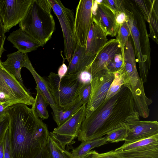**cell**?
Segmentation results:
<instances>
[{
    "label": "cell",
    "mask_w": 158,
    "mask_h": 158,
    "mask_svg": "<svg viewBox=\"0 0 158 158\" xmlns=\"http://www.w3.org/2000/svg\"><path fill=\"white\" fill-rule=\"evenodd\" d=\"M139 120L131 93L123 85L115 94L106 99L85 118L77 137L81 142L102 137Z\"/></svg>",
    "instance_id": "obj_1"
},
{
    "label": "cell",
    "mask_w": 158,
    "mask_h": 158,
    "mask_svg": "<svg viewBox=\"0 0 158 158\" xmlns=\"http://www.w3.org/2000/svg\"><path fill=\"white\" fill-rule=\"evenodd\" d=\"M32 106L18 104L6 109L12 158H35L48 142L47 126Z\"/></svg>",
    "instance_id": "obj_2"
},
{
    "label": "cell",
    "mask_w": 158,
    "mask_h": 158,
    "mask_svg": "<svg viewBox=\"0 0 158 158\" xmlns=\"http://www.w3.org/2000/svg\"><path fill=\"white\" fill-rule=\"evenodd\" d=\"M48 0H32L27 13L19 23L24 32L44 46L52 38L56 29Z\"/></svg>",
    "instance_id": "obj_3"
},
{
    "label": "cell",
    "mask_w": 158,
    "mask_h": 158,
    "mask_svg": "<svg viewBox=\"0 0 158 158\" xmlns=\"http://www.w3.org/2000/svg\"><path fill=\"white\" fill-rule=\"evenodd\" d=\"M123 60L125 72L123 85L131 91L139 116L147 118L150 114L149 106L153 101L145 94L144 83L137 70L134 49L130 40L125 46Z\"/></svg>",
    "instance_id": "obj_4"
},
{
    "label": "cell",
    "mask_w": 158,
    "mask_h": 158,
    "mask_svg": "<svg viewBox=\"0 0 158 158\" xmlns=\"http://www.w3.org/2000/svg\"><path fill=\"white\" fill-rule=\"evenodd\" d=\"M47 81L51 94L59 108L65 106L78 97L82 84L79 73L65 75L60 78L57 74L51 72Z\"/></svg>",
    "instance_id": "obj_5"
},
{
    "label": "cell",
    "mask_w": 158,
    "mask_h": 158,
    "mask_svg": "<svg viewBox=\"0 0 158 158\" xmlns=\"http://www.w3.org/2000/svg\"><path fill=\"white\" fill-rule=\"evenodd\" d=\"M0 100L10 103L12 105L23 104L31 106L35 98L24 84L6 70L0 60Z\"/></svg>",
    "instance_id": "obj_6"
},
{
    "label": "cell",
    "mask_w": 158,
    "mask_h": 158,
    "mask_svg": "<svg viewBox=\"0 0 158 158\" xmlns=\"http://www.w3.org/2000/svg\"><path fill=\"white\" fill-rule=\"evenodd\" d=\"M48 0L60 24L64 40L65 59L69 63L77 44L73 11L65 7L60 0Z\"/></svg>",
    "instance_id": "obj_7"
},
{
    "label": "cell",
    "mask_w": 158,
    "mask_h": 158,
    "mask_svg": "<svg viewBox=\"0 0 158 158\" xmlns=\"http://www.w3.org/2000/svg\"><path fill=\"white\" fill-rule=\"evenodd\" d=\"M114 73L106 69L92 76L90 81L91 91L89 100L86 105L85 118L89 117L105 100L114 79Z\"/></svg>",
    "instance_id": "obj_8"
},
{
    "label": "cell",
    "mask_w": 158,
    "mask_h": 158,
    "mask_svg": "<svg viewBox=\"0 0 158 158\" xmlns=\"http://www.w3.org/2000/svg\"><path fill=\"white\" fill-rule=\"evenodd\" d=\"M120 158H158V134L114 150Z\"/></svg>",
    "instance_id": "obj_9"
},
{
    "label": "cell",
    "mask_w": 158,
    "mask_h": 158,
    "mask_svg": "<svg viewBox=\"0 0 158 158\" xmlns=\"http://www.w3.org/2000/svg\"><path fill=\"white\" fill-rule=\"evenodd\" d=\"M86 105H83L69 119L50 132L51 136L64 148L77 137L85 117Z\"/></svg>",
    "instance_id": "obj_10"
},
{
    "label": "cell",
    "mask_w": 158,
    "mask_h": 158,
    "mask_svg": "<svg viewBox=\"0 0 158 158\" xmlns=\"http://www.w3.org/2000/svg\"><path fill=\"white\" fill-rule=\"evenodd\" d=\"M32 1L0 0V16L6 33L23 19Z\"/></svg>",
    "instance_id": "obj_11"
},
{
    "label": "cell",
    "mask_w": 158,
    "mask_h": 158,
    "mask_svg": "<svg viewBox=\"0 0 158 158\" xmlns=\"http://www.w3.org/2000/svg\"><path fill=\"white\" fill-rule=\"evenodd\" d=\"M93 0H80L76 8L75 29L77 44L85 47L92 21V9Z\"/></svg>",
    "instance_id": "obj_12"
},
{
    "label": "cell",
    "mask_w": 158,
    "mask_h": 158,
    "mask_svg": "<svg viewBox=\"0 0 158 158\" xmlns=\"http://www.w3.org/2000/svg\"><path fill=\"white\" fill-rule=\"evenodd\" d=\"M121 52L120 46L117 39H110L98 52L92 63L85 70L89 72L92 76L106 69L114 56Z\"/></svg>",
    "instance_id": "obj_13"
},
{
    "label": "cell",
    "mask_w": 158,
    "mask_h": 158,
    "mask_svg": "<svg viewBox=\"0 0 158 158\" xmlns=\"http://www.w3.org/2000/svg\"><path fill=\"white\" fill-rule=\"evenodd\" d=\"M92 19L106 33L107 35H117L118 30L116 15L109 8L93 0L92 9Z\"/></svg>",
    "instance_id": "obj_14"
},
{
    "label": "cell",
    "mask_w": 158,
    "mask_h": 158,
    "mask_svg": "<svg viewBox=\"0 0 158 158\" xmlns=\"http://www.w3.org/2000/svg\"><path fill=\"white\" fill-rule=\"evenodd\" d=\"M124 2L126 6L131 11L136 19L139 33L142 55L146 65L149 70L151 65V48L145 20L132 0H124Z\"/></svg>",
    "instance_id": "obj_15"
},
{
    "label": "cell",
    "mask_w": 158,
    "mask_h": 158,
    "mask_svg": "<svg viewBox=\"0 0 158 158\" xmlns=\"http://www.w3.org/2000/svg\"><path fill=\"white\" fill-rule=\"evenodd\" d=\"M127 136L123 144L146 139L158 134L157 121H136L127 127Z\"/></svg>",
    "instance_id": "obj_16"
},
{
    "label": "cell",
    "mask_w": 158,
    "mask_h": 158,
    "mask_svg": "<svg viewBox=\"0 0 158 158\" xmlns=\"http://www.w3.org/2000/svg\"><path fill=\"white\" fill-rule=\"evenodd\" d=\"M126 13L128 17L129 25L131 38L135 48V53L136 58V61L138 63L139 75L143 83L147 81L149 70L144 61L140 44L139 33L137 27L136 19L131 11L126 6Z\"/></svg>",
    "instance_id": "obj_17"
},
{
    "label": "cell",
    "mask_w": 158,
    "mask_h": 158,
    "mask_svg": "<svg viewBox=\"0 0 158 158\" xmlns=\"http://www.w3.org/2000/svg\"><path fill=\"white\" fill-rule=\"evenodd\" d=\"M106 33L93 19L87 39L85 53L96 55L108 42Z\"/></svg>",
    "instance_id": "obj_18"
},
{
    "label": "cell",
    "mask_w": 158,
    "mask_h": 158,
    "mask_svg": "<svg viewBox=\"0 0 158 158\" xmlns=\"http://www.w3.org/2000/svg\"><path fill=\"white\" fill-rule=\"evenodd\" d=\"M7 39L18 51L23 54L34 51L41 46L38 41L20 28L10 33Z\"/></svg>",
    "instance_id": "obj_19"
},
{
    "label": "cell",
    "mask_w": 158,
    "mask_h": 158,
    "mask_svg": "<svg viewBox=\"0 0 158 158\" xmlns=\"http://www.w3.org/2000/svg\"><path fill=\"white\" fill-rule=\"evenodd\" d=\"M95 56L86 55L85 47H82L77 44L69 63L66 75L80 73L85 70L92 63Z\"/></svg>",
    "instance_id": "obj_20"
},
{
    "label": "cell",
    "mask_w": 158,
    "mask_h": 158,
    "mask_svg": "<svg viewBox=\"0 0 158 158\" xmlns=\"http://www.w3.org/2000/svg\"><path fill=\"white\" fill-rule=\"evenodd\" d=\"M30 72L36 83V87L43 93L48 101L53 112L56 111L59 108L56 104L51 94L49 86L46 80L40 76L35 71L28 58L27 54H25V61L23 65Z\"/></svg>",
    "instance_id": "obj_21"
},
{
    "label": "cell",
    "mask_w": 158,
    "mask_h": 158,
    "mask_svg": "<svg viewBox=\"0 0 158 158\" xmlns=\"http://www.w3.org/2000/svg\"><path fill=\"white\" fill-rule=\"evenodd\" d=\"M6 60L2 62L3 67L7 71L14 75L18 80L23 84L21 75V69L25 61V54L19 51L7 55Z\"/></svg>",
    "instance_id": "obj_22"
},
{
    "label": "cell",
    "mask_w": 158,
    "mask_h": 158,
    "mask_svg": "<svg viewBox=\"0 0 158 158\" xmlns=\"http://www.w3.org/2000/svg\"><path fill=\"white\" fill-rule=\"evenodd\" d=\"M83 105L80 98L78 97L73 102L63 108L52 113L53 118L57 127L64 123L71 117Z\"/></svg>",
    "instance_id": "obj_23"
},
{
    "label": "cell",
    "mask_w": 158,
    "mask_h": 158,
    "mask_svg": "<svg viewBox=\"0 0 158 158\" xmlns=\"http://www.w3.org/2000/svg\"><path fill=\"white\" fill-rule=\"evenodd\" d=\"M107 142L106 136L82 141L70 152L74 158H84L92 149L106 144Z\"/></svg>",
    "instance_id": "obj_24"
},
{
    "label": "cell",
    "mask_w": 158,
    "mask_h": 158,
    "mask_svg": "<svg viewBox=\"0 0 158 158\" xmlns=\"http://www.w3.org/2000/svg\"><path fill=\"white\" fill-rule=\"evenodd\" d=\"M36 95L35 101L32 106L37 115L42 119H47L49 117L48 111L47 109L49 103L43 93L36 86Z\"/></svg>",
    "instance_id": "obj_25"
},
{
    "label": "cell",
    "mask_w": 158,
    "mask_h": 158,
    "mask_svg": "<svg viewBox=\"0 0 158 158\" xmlns=\"http://www.w3.org/2000/svg\"><path fill=\"white\" fill-rule=\"evenodd\" d=\"M48 144L52 158H74L72 153L63 148L49 133Z\"/></svg>",
    "instance_id": "obj_26"
},
{
    "label": "cell",
    "mask_w": 158,
    "mask_h": 158,
    "mask_svg": "<svg viewBox=\"0 0 158 158\" xmlns=\"http://www.w3.org/2000/svg\"><path fill=\"white\" fill-rule=\"evenodd\" d=\"M158 0H154L149 23V37L158 44Z\"/></svg>",
    "instance_id": "obj_27"
},
{
    "label": "cell",
    "mask_w": 158,
    "mask_h": 158,
    "mask_svg": "<svg viewBox=\"0 0 158 158\" xmlns=\"http://www.w3.org/2000/svg\"><path fill=\"white\" fill-rule=\"evenodd\" d=\"M143 16L145 21L149 22L154 0H132Z\"/></svg>",
    "instance_id": "obj_28"
},
{
    "label": "cell",
    "mask_w": 158,
    "mask_h": 158,
    "mask_svg": "<svg viewBox=\"0 0 158 158\" xmlns=\"http://www.w3.org/2000/svg\"><path fill=\"white\" fill-rule=\"evenodd\" d=\"M124 74V66L123 69L115 72L114 79L109 89L106 99L112 97L118 91L123 84Z\"/></svg>",
    "instance_id": "obj_29"
},
{
    "label": "cell",
    "mask_w": 158,
    "mask_h": 158,
    "mask_svg": "<svg viewBox=\"0 0 158 158\" xmlns=\"http://www.w3.org/2000/svg\"><path fill=\"white\" fill-rule=\"evenodd\" d=\"M130 35V29L127 21L125 22L120 26L116 38L120 46L123 59L125 47Z\"/></svg>",
    "instance_id": "obj_30"
},
{
    "label": "cell",
    "mask_w": 158,
    "mask_h": 158,
    "mask_svg": "<svg viewBox=\"0 0 158 158\" xmlns=\"http://www.w3.org/2000/svg\"><path fill=\"white\" fill-rule=\"evenodd\" d=\"M96 0V2L102 4L110 9L116 15L121 12H125L126 9L124 0Z\"/></svg>",
    "instance_id": "obj_31"
},
{
    "label": "cell",
    "mask_w": 158,
    "mask_h": 158,
    "mask_svg": "<svg viewBox=\"0 0 158 158\" xmlns=\"http://www.w3.org/2000/svg\"><path fill=\"white\" fill-rule=\"evenodd\" d=\"M127 132V127L110 132L107 134L106 137L108 142L117 143L124 141Z\"/></svg>",
    "instance_id": "obj_32"
},
{
    "label": "cell",
    "mask_w": 158,
    "mask_h": 158,
    "mask_svg": "<svg viewBox=\"0 0 158 158\" xmlns=\"http://www.w3.org/2000/svg\"><path fill=\"white\" fill-rule=\"evenodd\" d=\"M122 53L116 55L110 61L106 69L109 71L115 73L124 68Z\"/></svg>",
    "instance_id": "obj_33"
},
{
    "label": "cell",
    "mask_w": 158,
    "mask_h": 158,
    "mask_svg": "<svg viewBox=\"0 0 158 158\" xmlns=\"http://www.w3.org/2000/svg\"><path fill=\"white\" fill-rule=\"evenodd\" d=\"M91 91L90 82L82 84L78 92V97L81 99L83 105H86L89 99Z\"/></svg>",
    "instance_id": "obj_34"
},
{
    "label": "cell",
    "mask_w": 158,
    "mask_h": 158,
    "mask_svg": "<svg viewBox=\"0 0 158 158\" xmlns=\"http://www.w3.org/2000/svg\"><path fill=\"white\" fill-rule=\"evenodd\" d=\"M5 33V27L0 16V60L2 53L5 51L4 48L6 38Z\"/></svg>",
    "instance_id": "obj_35"
},
{
    "label": "cell",
    "mask_w": 158,
    "mask_h": 158,
    "mask_svg": "<svg viewBox=\"0 0 158 158\" xmlns=\"http://www.w3.org/2000/svg\"><path fill=\"white\" fill-rule=\"evenodd\" d=\"M12 106L10 102L0 100V124L7 116L6 109Z\"/></svg>",
    "instance_id": "obj_36"
},
{
    "label": "cell",
    "mask_w": 158,
    "mask_h": 158,
    "mask_svg": "<svg viewBox=\"0 0 158 158\" xmlns=\"http://www.w3.org/2000/svg\"><path fill=\"white\" fill-rule=\"evenodd\" d=\"M9 125V120L7 116L0 124V143L3 140L7 131Z\"/></svg>",
    "instance_id": "obj_37"
},
{
    "label": "cell",
    "mask_w": 158,
    "mask_h": 158,
    "mask_svg": "<svg viewBox=\"0 0 158 158\" xmlns=\"http://www.w3.org/2000/svg\"><path fill=\"white\" fill-rule=\"evenodd\" d=\"M126 11V10L125 12H120L115 15L116 25L118 30L122 24L128 21V17Z\"/></svg>",
    "instance_id": "obj_38"
},
{
    "label": "cell",
    "mask_w": 158,
    "mask_h": 158,
    "mask_svg": "<svg viewBox=\"0 0 158 158\" xmlns=\"http://www.w3.org/2000/svg\"><path fill=\"white\" fill-rule=\"evenodd\" d=\"M4 140L5 148L4 158H12L8 130L6 133Z\"/></svg>",
    "instance_id": "obj_39"
},
{
    "label": "cell",
    "mask_w": 158,
    "mask_h": 158,
    "mask_svg": "<svg viewBox=\"0 0 158 158\" xmlns=\"http://www.w3.org/2000/svg\"><path fill=\"white\" fill-rule=\"evenodd\" d=\"M35 158H52L48 144V140Z\"/></svg>",
    "instance_id": "obj_40"
},
{
    "label": "cell",
    "mask_w": 158,
    "mask_h": 158,
    "mask_svg": "<svg viewBox=\"0 0 158 158\" xmlns=\"http://www.w3.org/2000/svg\"><path fill=\"white\" fill-rule=\"evenodd\" d=\"M96 158H120L116 152L111 150L103 153L97 152Z\"/></svg>",
    "instance_id": "obj_41"
},
{
    "label": "cell",
    "mask_w": 158,
    "mask_h": 158,
    "mask_svg": "<svg viewBox=\"0 0 158 158\" xmlns=\"http://www.w3.org/2000/svg\"><path fill=\"white\" fill-rule=\"evenodd\" d=\"M79 73V78L82 84L90 82L92 76L90 73L86 70H84Z\"/></svg>",
    "instance_id": "obj_42"
},
{
    "label": "cell",
    "mask_w": 158,
    "mask_h": 158,
    "mask_svg": "<svg viewBox=\"0 0 158 158\" xmlns=\"http://www.w3.org/2000/svg\"><path fill=\"white\" fill-rule=\"evenodd\" d=\"M64 60H63L62 64L59 67L58 74H57L59 77L61 78L66 74L67 73L68 67L64 63Z\"/></svg>",
    "instance_id": "obj_43"
},
{
    "label": "cell",
    "mask_w": 158,
    "mask_h": 158,
    "mask_svg": "<svg viewBox=\"0 0 158 158\" xmlns=\"http://www.w3.org/2000/svg\"><path fill=\"white\" fill-rule=\"evenodd\" d=\"M5 148V142L4 139L0 143V158H4Z\"/></svg>",
    "instance_id": "obj_44"
},
{
    "label": "cell",
    "mask_w": 158,
    "mask_h": 158,
    "mask_svg": "<svg viewBox=\"0 0 158 158\" xmlns=\"http://www.w3.org/2000/svg\"><path fill=\"white\" fill-rule=\"evenodd\" d=\"M97 152L95 151H90L85 155L84 158H96Z\"/></svg>",
    "instance_id": "obj_45"
}]
</instances>
